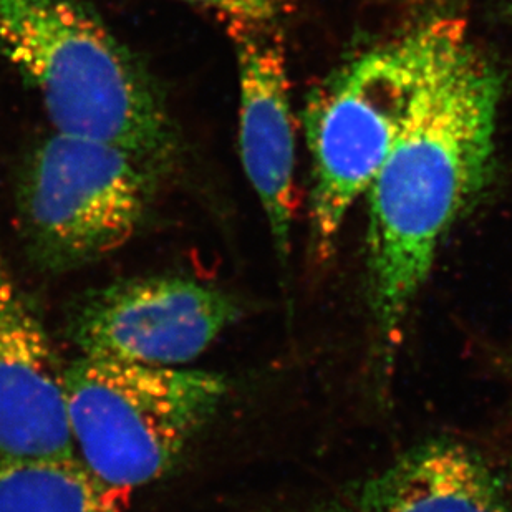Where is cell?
Here are the masks:
<instances>
[{
	"label": "cell",
	"instance_id": "obj_1",
	"mask_svg": "<svg viewBox=\"0 0 512 512\" xmlns=\"http://www.w3.org/2000/svg\"><path fill=\"white\" fill-rule=\"evenodd\" d=\"M503 80L468 35L436 60L368 188L367 295L380 385L441 244L493 178Z\"/></svg>",
	"mask_w": 512,
	"mask_h": 512
},
{
	"label": "cell",
	"instance_id": "obj_2",
	"mask_svg": "<svg viewBox=\"0 0 512 512\" xmlns=\"http://www.w3.org/2000/svg\"><path fill=\"white\" fill-rule=\"evenodd\" d=\"M0 57L39 95L54 130L110 141L166 183L186 143L165 90L83 0H0Z\"/></svg>",
	"mask_w": 512,
	"mask_h": 512
},
{
	"label": "cell",
	"instance_id": "obj_3",
	"mask_svg": "<svg viewBox=\"0 0 512 512\" xmlns=\"http://www.w3.org/2000/svg\"><path fill=\"white\" fill-rule=\"evenodd\" d=\"M466 35L435 17L353 58L310 93L304 112L310 163V254L329 261L353 204L397 145L436 60Z\"/></svg>",
	"mask_w": 512,
	"mask_h": 512
},
{
	"label": "cell",
	"instance_id": "obj_4",
	"mask_svg": "<svg viewBox=\"0 0 512 512\" xmlns=\"http://www.w3.org/2000/svg\"><path fill=\"white\" fill-rule=\"evenodd\" d=\"M228 393L219 373L80 355L65 368L75 455L103 488L148 486L178 466Z\"/></svg>",
	"mask_w": 512,
	"mask_h": 512
},
{
	"label": "cell",
	"instance_id": "obj_5",
	"mask_svg": "<svg viewBox=\"0 0 512 512\" xmlns=\"http://www.w3.org/2000/svg\"><path fill=\"white\" fill-rule=\"evenodd\" d=\"M165 183L121 146L52 131L15 173V228L27 261L58 276L112 256L143 228Z\"/></svg>",
	"mask_w": 512,
	"mask_h": 512
},
{
	"label": "cell",
	"instance_id": "obj_6",
	"mask_svg": "<svg viewBox=\"0 0 512 512\" xmlns=\"http://www.w3.org/2000/svg\"><path fill=\"white\" fill-rule=\"evenodd\" d=\"M244 314L241 300L184 276L121 279L80 295L65 334L82 357L178 368L201 357Z\"/></svg>",
	"mask_w": 512,
	"mask_h": 512
},
{
	"label": "cell",
	"instance_id": "obj_7",
	"mask_svg": "<svg viewBox=\"0 0 512 512\" xmlns=\"http://www.w3.org/2000/svg\"><path fill=\"white\" fill-rule=\"evenodd\" d=\"M239 82V155L284 274L294 224L295 135L279 24L228 32Z\"/></svg>",
	"mask_w": 512,
	"mask_h": 512
},
{
	"label": "cell",
	"instance_id": "obj_8",
	"mask_svg": "<svg viewBox=\"0 0 512 512\" xmlns=\"http://www.w3.org/2000/svg\"><path fill=\"white\" fill-rule=\"evenodd\" d=\"M65 368L0 247V456L77 458Z\"/></svg>",
	"mask_w": 512,
	"mask_h": 512
},
{
	"label": "cell",
	"instance_id": "obj_9",
	"mask_svg": "<svg viewBox=\"0 0 512 512\" xmlns=\"http://www.w3.org/2000/svg\"><path fill=\"white\" fill-rule=\"evenodd\" d=\"M287 512H512V483L478 448L431 438Z\"/></svg>",
	"mask_w": 512,
	"mask_h": 512
},
{
	"label": "cell",
	"instance_id": "obj_10",
	"mask_svg": "<svg viewBox=\"0 0 512 512\" xmlns=\"http://www.w3.org/2000/svg\"><path fill=\"white\" fill-rule=\"evenodd\" d=\"M78 458L0 456V512H121Z\"/></svg>",
	"mask_w": 512,
	"mask_h": 512
},
{
	"label": "cell",
	"instance_id": "obj_11",
	"mask_svg": "<svg viewBox=\"0 0 512 512\" xmlns=\"http://www.w3.org/2000/svg\"><path fill=\"white\" fill-rule=\"evenodd\" d=\"M213 15L228 32L279 24L294 0H181Z\"/></svg>",
	"mask_w": 512,
	"mask_h": 512
},
{
	"label": "cell",
	"instance_id": "obj_12",
	"mask_svg": "<svg viewBox=\"0 0 512 512\" xmlns=\"http://www.w3.org/2000/svg\"><path fill=\"white\" fill-rule=\"evenodd\" d=\"M508 372H509V377H511V380H512V355H511V357H509Z\"/></svg>",
	"mask_w": 512,
	"mask_h": 512
},
{
	"label": "cell",
	"instance_id": "obj_13",
	"mask_svg": "<svg viewBox=\"0 0 512 512\" xmlns=\"http://www.w3.org/2000/svg\"><path fill=\"white\" fill-rule=\"evenodd\" d=\"M508 5H509V7H511V10H512V0H508Z\"/></svg>",
	"mask_w": 512,
	"mask_h": 512
}]
</instances>
